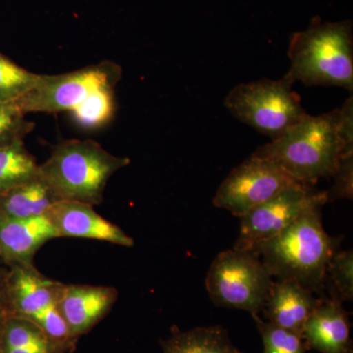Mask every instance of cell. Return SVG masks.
I'll return each instance as SVG.
<instances>
[{
  "mask_svg": "<svg viewBox=\"0 0 353 353\" xmlns=\"http://www.w3.org/2000/svg\"><path fill=\"white\" fill-rule=\"evenodd\" d=\"M353 152V99L319 116L306 115L281 138L253 155L280 165L299 182L314 185L333 176L341 157Z\"/></svg>",
  "mask_w": 353,
  "mask_h": 353,
  "instance_id": "cell-1",
  "label": "cell"
},
{
  "mask_svg": "<svg viewBox=\"0 0 353 353\" xmlns=\"http://www.w3.org/2000/svg\"><path fill=\"white\" fill-rule=\"evenodd\" d=\"M323 199L309 206L292 224L270 240L255 246L272 277L299 283L320 297L324 296L327 265L339 243L324 230Z\"/></svg>",
  "mask_w": 353,
  "mask_h": 353,
  "instance_id": "cell-2",
  "label": "cell"
},
{
  "mask_svg": "<svg viewBox=\"0 0 353 353\" xmlns=\"http://www.w3.org/2000/svg\"><path fill=\"white\" fill-rule=\"evenodd\" d=\"M287 75L306 87H339L352 92V21L321 22L315 18L307 29L290 38Z\"/></svg>",
  "mask_w": 353,
  "mask_h": 353,
  "instance_id": "cell-3",
  "label": "cell"
},
{
  "mask_svg": "<svg viewBox=\"0 0 353 353\" xmlns=\"http://www.w3.org/2000/svg\"><path fill=\"white\" fill-rule=\"evenodd\" d=\"M128 157L111 154L92 139H69L55 146L39 165V176L58 199L99 205L116 172L129 166Z\"/></svg>",
  "mask_w": 353,
  "mask_h": 353,
  "instance_id": "cell-4",
  "label": "cell"
},
{
  "mask_svg": "<svg viewBox=\"0 0 353 353\" xmlns=\"http://www.w3.org/2000/svg\"><path fill=\"white\" fill-rule=\"evenodd\" d=\"M292 85L288 76L239 83L225 97L224 105L241 123L275 141L307 115Z\"/></svg>",
  "mask_w": 353,
  "mask_h": 353,
  "instance_id": "cell-5",
  "label": "cell"
},
{
  "mask_svg": "<svg viewBox=\"0 0 353 353\" xmlns=\"http://www.w3.org/2000/svg\"><path fill=\"white\" fill-rule=\"evenodd\" d=\"M273 277L254 250H233L219 253L206 276V290L218 307L248 311L263 310Z\"/></svg>",
  "mask_w": 353,
  "mask_h": 353,
  "instance_id": "cell-6",
  "label": "cell"
},
{
  "mask_svg": "<svg viewBox=\"0 0 353 353\" xmlns=\"http://www.w3.org/2000/svg\"><path fill=\"white\" fill-rule=\"evenodd\" d=\"M6 292L10 316L34 323L51 339L61 343L79 341L70 333L59 309L64 283L41 274L34 265L7 268Z\"/></svg>",
  "mask_w": 353,
  "mask_h": 353,
  "instance_id": "cell-7",
  "label": "cell"
},
{
  "mask_svg": "<svg viewBox=\"0 0 353 353\" xmlns=\"http://www.w3.org/2000/svg\"><path fill=\"white\" fill-rule=\"evenodd\" d=\"M120 79V67L112 62L60 75H41L38 85L16 103L25 115L71 112L95 90L115 88Z\"/></svg>",
  "mask_w": 353,
  "mask_h": 353,
  "instance_id": "cell-8",
  "label": "cell"
},
{
  "mask_svg": "<svg viewBox=\"0 0 353 353\" xmlns=\"http://www.w3.org/2000/svg\"><path fill=\"white\" fill-rule=\"evenodd\" d=\"M296 183L299 182L273 160L252 154L225 178L213 204L241 218Z\"/></svg>",
  "mask_w": 353,
  "mask_h": 353,
  "instance_id": "cell-9",
  "label": "cell"
},
{
  "mask_svg": "<svg viewBox=\"0 0 353 353\" xmlns=\"http://www.w3.org/2000/svg\"><path fill=\"white\" fill-rule=\"evenodd\" d=\"M327 201V192L313 185L296 183L285 188L269 201L241 216L236 250H252L282 232L315 202Z\"/></svg>",
  "mask_w": 353,
  "mask_h": 353,
  "instance_id": "cell-10",
  "label": "cell"
},
{
  "mask_svg": "<svg viewBox=\"0 0 353 353\" xmlns=\"http://www.w3.org/2000/svg\"><path fill=\"white\" fill-rule=\"evenodd\" d=\"M46 216L59 238L108 241L125 248L134 245V239L119 226L101 217L94 206L83 202L60 199L48 209Z\"/></svg>",
  "mask_w": 353,
  "mask_h": 353,
  "instance_id": "cell-11",
  "label": "cell"
},
{
  "mask_svg": "<svg viewBox=\"0 0 353 353\" xmlns=\"http://www.w3.org/2000/svg\"><path fill=\"white\" fill-rule=\"evenodd\" d=\"M119 296L109 285L64 284L59 309L72 336L80 339L109 314Z\"/></svg>",
  "mask_w": 353,
  "mask_h": 353,
  "instance_id": "cell-12",
  "label": "cell"
},
{
  "mask_svg": "<svg viewBox=\"0 0 353 353\" xmlns=\"http://www.w3.org/2000/svg\"><path fill=\"white\" fill-rule=\"evenodd\" d=\"M57 238V232L46 215L23 219L0 216V248L2 262L7 267L34 265L39 248Z\"/></svg>",
  "mask_w": 353,
  "mask_h": 353,
  "instance_id": "cell-13",
  "label": "cell"
},
{
  "mask_svg": "<svg viewBox=\"0 0 353 353\" xmlns=\"http://www.w3.org/2000/svg\"><path fill=\"white\" fill-rule=\"evenodd\" d=\"M348 313L343 303L332 297H323L321 303L308 318L303 339L309 350L320 353H353Z\"/></svg>",
  "mask_w": 353,
  "mask_h": 353,
  "instance_id": "cell-14",
  "label": "cell"
},
{
  "mask_svg": "<svg viewBox=\"0 0 353 353\" xmlns=\"http://www.w3.org/2000/svg\"><path fill=\"white\" fill-rule=\"evenodd\" d=\"M322 299L294 281L278 280L272 285L262 313L267 321L303 336L306 321Z\"/></svg>",
  "mask_w": 353,
  "mask_h": 353,
  "instance_id": "cell-15",
  "label": "cell"
},
{
  "mask_svg": "<svg viewBox=\"0 0 353 353\" xmlns=\"http://www.w3.org/2000/svg\"><path fill=\"white\" fill-rule=\"evenodd\" d=\"M78 341L61 343L51 339L34 323L9 316L2 334L0 353H63L76 350Z\"/></svg>",
  "mask_w": 353,
  "mask_h": 353,
  "instance_id": "cell-16",
  "label": "cell"
},
{
  "mask_svg": "<svg viewBox=\"0 0 353 353\" xmlns=\"http://www.w3.org/2000/svg\"><path fill=\"white\" fill-rule=\"evenodd\" d=\"M163 353H245L238 350L228 330L221 326L197 327L182 331L174 326L168 338L160 340Z\"/></svg>",
  "mask_w": 353,
  "mask_h": 353,
  "instance_id": "cell-17",
  "label": "cell"
},
{
  "mask_svg": "<svg viewBox=\"0 0 353 353\" xmlns=\"http://www.w3.org/2000/svg\"><path fill=\"white\" fill-rule=\"evenodd\" d=\"M58 201L48 183L38 176L0 196V216L23 219L46 215Z\"/></svg>",
  "mask_w": 353,
  "mask_h": 353,
  "instance_id": "cell-18",
  "label": "cell"
},
{
  "mask_svg": "<svg viewBox=\"0 0 353 353\" xmlns=\"http://www.w3.org/2000/svg\"><path fill=\"white\" fill-rule=\"evenodd\" d=\"M36 157L26 148L24 141L0 148V196L39 176Z\"/></svg>",
  "mask_w": 353,
  "mask_h": 353,
  "instance_id": "cell-19",
  "label": "cell"
},
{
  "mask_svg": "<svg viewBox=\"0 0 353 353\" xmlns=\"http://www.w3.org/2000/svg\"><path fill=\"white\" fill-rule=\"evenodd\" d=\"M41 75L28 71L0 53V104L16 103L38 85Z\"/></svg>",
  "mask_w": 353,
  "mask_h": 353,
  "instance_id": "cell-20",
  "label": "cell"
},
{
  "mask_svg": "<svg viewBox=\"0 0 353 353\" xmlns=\"http://www.w3.org/2000/svg\"><path fill=\"white\" fill-rule=\"evenodd\" d=\"M324 289L330 297L341 303L353 299V252L352 250H336L327 265L324 277Z\"/></svg>",
  "mask_w": 353,
  "mask_h": 353,
  "instance_id": "cell-21",
  "label": "cell"
},
{
  "mask_svg": "<svg viewBox=\"0 0 353 353\" xmlns=\"http://www.w3.org/2000/svg\"><path fill=\"white\" fill-rule=\"evenodd\" d=\"M114 88L95 90L80 105L71 111L77 124L85 129H95L108 124L115 111Z\"/></svg>",
  "mask_w": 353,
  "mask_h": 353,
  "instance_id": "cell-22",
  "label": "cell"
},
{
  "mask_svg": "<svg viewBox=\"0 0 353 353\" xmlns=\"http://www.w3.org/2000/svg\"><path fill=\"white\" fill-rule=\"evenodd\" d=\"M261 336L263 353H306L309 348L301 334L294 333L252 315Z\"/></svg>",
  "mask_w": 353,
  "mask_h": 353,
  "instance_id": "cell-23",
  "label": "cell"
},
{
  "mask_svg": "<svg viewBox=\"0 0 353 353\" xmlns=\"http://www.w3.org/2000/svg\"><path fill=\"white\" fill-rule=\"evenodd\" d=\"M34 124L26 119L17 103L0 104V148L24 141Z\"/></svg>",
  "mask_w": 353,
  "mask_h": 353,
  "instance_id": "cell-24",
  "label": "cell"
},
{
  "mask_svg": "<svg viewBox=\"0 0 353 353\" xmlns=\"http://www.w3.org/2000/svg\"><path fill=\"white\" fill-rule=\"evenodd\" d=\"M353 152L345 153L339 162L334 174V185L326 190L328 202L338 199H352L353 194Z\"/></svg>",
  "mask_w": 353,
  "mask_h": 353,
  "instance_id": "cell-25",
  "label": "cell"
},
{
  "mask_svg": "<svg viewBox=\"0 0 353 353\" xmlns=\"http://www.w3.org/2000/svg\"><path fill=\"white\" fill-rule=\"evenodd\" d=\"M6 272L7 269L0 268V345H1L4 326L10 316L6 292Z\"/></svg>",
  "mask_w": 353,
  "mask_h": 353,
  "instance_id": "cell-26",
  "label": "cell"
},
{
  "mask_svg": "<svg viewBox=\"0 0 353 353\" xmlns=\"http://www.w3.org/2000/svg\"><path fill=\"white\" fill-rule=\"evenodd\" d=\"M75 350H68V352H63V353H74V352H75Z\"/></svg>",
  "mask_w": 353,
  "mask_h": 353,
  "instance_id": "cell-27",
  "label": "cell"
},
{
  "mask_svg": "<svg viewBox=\"0 0 353 353\" xmlns=\"http://www.w3.org/2000/svg\"><path fill=\"white\" fill-rule=\"evenodd\" d=\"M0 262H2L1 248H0Z\"/></svg>",
  "mask_w": 353,
  "mask_h": 353,
  "instance_id": "cell-28",
  "label": "cell"
}]
</instances>
